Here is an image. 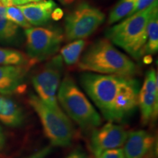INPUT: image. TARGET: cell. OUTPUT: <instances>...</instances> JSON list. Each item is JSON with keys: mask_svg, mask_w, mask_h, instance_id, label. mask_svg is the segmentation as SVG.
I'll use <instances>...</instances> for the list:
<instances>
[{"mask_svg": "<svg viewBox=\"0 0 158 158\" xmlns=\"http://www.w3.org/2000/svg\"><path fill=\"white\" fill-rule=\"evenodd\" d=\"M78 68L93 73L124 77H133L138 73L135 63L108 39H100L90 45L79 59Z\"/></svg>", "mask_w": 158, "mask_h": 158, "instance_id": "1", "label": "cell"}, {"mask_svg": "<svg viewBox=\"0 0 158 158\" xmlns=\"http://www.w3.org/2000/svg\"><path fill=\"white\" fill-rule=\"evenodd\" d=\"M157 2L156 0L147 8L129 15L123 21L108 29L106 32V38L134 59H141L145 54L148 22L155 10L158 8Z\"/></svg>", "mask_w": 158, "mask_h": 158, "instance_id": "2", "label": "cell"}, {"mask_svg": "<svg viewBox=\"0 0 158 158\" xmlns=\"http://www.w3.org/2000/svg\"><path fill=\"white\" fill-rule=\"evenodd\" d=\"M57 100L65 114L83 130H94L102 124L100 114L70 76L61 81Z\"/></svg>", "mask_w": 158, "mask_h": 158, "instance_id": "3", "label": "cell"}, {"mask_svg": "<svg viewBox=\"0 0 158 158\" xmlns=\"http://www.w3.org/2000/svg\"><path fill=\"white\" fill-rule=\"evenodd\" d=\"M28 101L39 117L51 147H69L73 139L74 129L67 114L61 108L48 106L35 94H29Z\"/></svg>", "mask_w": 158, "mask_h": 158, "instance_id": "4", "label": "cell"}, {"mask_svg": "<svg viewBox=\"0 0 158 158\" xmlns=\"http://www.w3.org/2000/svg\"><path fill=\"white\" fill-rule=\"evenodd\" d=\"M127 78L93 73H85L80 76L82 87L108 122H112L118 93Z\"/></svg>", "mask_w": 158, "mask_h": 158, "instance_id": "5", "label": "cell"}, {"mask_svg": "<svg viewBox=\"0 0 158 158\" xmlns=\"http://www.w3.org/2000/svg\"><path fill=\"white\" fill-rule=\"evenodd\" d=\"M105 14L86 2L78 4L65 17L64 37L68 41L89 37L105 21Z\"/></svg>", "mask_w": 158, "mask_h": 158, "instance_id": "6", "label": "cell"}, {"mask_svg": "<svg viewBox=\"0 0 158 158\" xmlns=\"http://www.w3.org/2000/svg\"><path fill=\"white\" fill-rule=\"evenodd\" d=\"M27 54L35 63L54 56L60 48L64 35L60 29L30 27L26 29Z\"/></svg>", "mask_w": 158, "mask_h": 158, "instance_id": "7", "label": "cell"}, {"mask_svg": "<svg viewBox=\"0 0 158 158\" xmlns=\"http://www.w3.org/2000/svg\"><path fill=\"white\" fill-rule=\"evenodd\" d=\"M63 70V60L61 55L53 56L31 77L37 95L48 106L60 108L57 100V92L61 84Z\"/></svg>", "mask_w": 158, "mask_h": 158, "instance_id": "8", "label": "cell"}, {"mask_svg": "<svg viewBox=\"0 0 158 158\" xmlns=\"http://www.w3.org/2000/svg\"><path fill=\"white\" fill-rule=\"evenodd\" d=\"M127 133L122 126L108 122L100 128L93 130L89 140L90 150L96 157L106 150L121 148Z\"/></svg>", "mask_w": 158, "mask_h": 158, "instance_id": "9", "label": "cell"}, {"mask_svg": "<svg viewBox=\"0 0 158 158\" xmlns=\"http://www.w3.org/2000/svg\"><path fill=\"white\" fill-rule=\"evenodd\" d=\"M138 107L143 124L152 123L157 118L158 78L154 69L149 70L146 74L143 84L138 93Z\"/></svg>", "mask_w": 158, "mask_h": 158, "instance_id": "10", "label": "cell"}, {"mask_svg": "<svg viewBox=\"0 0 158 158\" xmlns=\"http://www.w3.org/2000/svg\"><path fill=\"white\" fill-rule=\"evenodd\" d=\"M123 151L126 158H155L157 155V138L147 130L130 132Z\"/></svg>", "mask_w": 158, "mask_h": 158, "instance_id": "11", "label": "cell"}, {"mask_svg": "<svg viewBox=\"0 0 158 158\" xmlns=\"http://www.w3.org/2000/svg\"><path fill=\"white\" fill-rule=\"evenodd\" d=\"M31 67L0 65V94L10 95L22 93L26 89V78Z\"/></svg>", "mask_w": 158, "mask_h": 158, "instance_id": "12", "label": "cell"}, {"mask_svg": "<svg viewBox=\"0 0 158 158\" xmlns=\"http://www.w3.org/2000/svg\"><path fill=\"white\" fill-rule=\"evenodd\" d=\"M17 7L31 26L40 27L51 19V13L56 7V4L54 0H40Z\"/></svg>", "mask_w": 158, "mask_h": 158, "instance_id": "13", "label": "cell"}, {"mask_svg": "<svg viewBox=\"0 0 158 158\" xmlns=\"http://www.w3.org/2000/svg\"><path fill=\"white\" fill-rule=\"evenodd\" d=\"M22 108L9 95L0 94V122L10 127H19L24 122Z\"/></svg>", "mask_w": 158, "mask_h": 158, "instance_id": "14", "label": "cell"}, {"mask_svg": "<svg viewBox=\"0 0 158 158\" xmlns=\"http://www.w3.org/2000/svg\"><path fill=\"white\" fill-rule=\"evenodd\" d=\"M35 64L34 61L22 51L0 47V65L32 67Z\"/></svg>", "mask_w": 158, "mask_h": 158, "instance_id": "15", "label": "cell"}, {"mask_svg": "<svg viewBox=\"0 0 158 158\" xmlns=\"http://www.w3.org/2000/svg\"><path fill=\"white\" fill-rule=\"evenodd\" d=\"M19 35V27L6 17V7L0 6V43H11Z\"/></svg>", "mask_w": 158, "mask_h": 158, "instance_id": "16", "label": "cell"}, {"mask_svg": "<svg viewBox=\"0 0 158 158\" xmlns=\"http://www.w3.org/2000/svg\"><path fill=\"white\" fill-rule=\"evenodd\" d=\"M86 45V40L81 39L72 41L64 45L60 50V55L63 62L68 65H73L78 63Z\"/></svg>", "mask_w": 158, "mask_h": 158, "instance_id": "17", "label": "cell"}, {"mask_svg": "<svg viewBox=\"0 0 158 158\" xmlns=\"http://www.w3.org/2000/svg\"><path fill=\"white\" fill-rule=\"evenodd\" d=\"M145 54H155L158 51V8L155 10L148 22Z\"/></svg>", "mask_w": 158, "mask_h": 158, "instance_id": "18", "label": "cell"}, {"mask_svg": "<svg viewBox=\"0 0 158 158\" xmlns=\"http://www.w3.org/2000/svg\"><path fill=\"white\" fill-rule=\"evenodd\" d=\"M136 0H119L110 11L108 16V23L113 24L124 17L131 15L135 5Z\"/></svg>", "mask_w": 158, "mask_h": 158, "instance_id": "19", "label": "cell"}, {"mask_svg": "<svg viewBox=\"0 0 158 158\" xmlns=\"http://www.w3.org/2000/svg\"><path fill=\"white\" fill-rule=\"evenodd\" d=\"M6 17L12 22L25 29L31 27V25L26 19L23 13L17 6L6 7Z\"/></svg>", "mask_w": 158, "mask_h": 158, "instance_id": "20", "label": "cell"}, {"mask_svg": "<svg viewBox=\"0 0 158 158\" xmlns=\"http://www.w3.org/2000/svg\"><path fill=\"white\" fill-rule=\"evenodd\" d=\"M95 158H126L124 155L123 149L117 148V149H108L102 152L97 156Z\"/></svg>", "mask_w": 158, "mask_h": 158, "instance_id": "21", "label": "cell"}, {"mask_svg": "<svg viewBox=\"0 0 158 158\" xmlns=\"http://www.w3.org/2000/svg\"><path fill=\"white\" fill-rule=\"evenodd\" d=\"M51 151H52V147L48 146V147H43L41 149L37 151L36 152L31 154V155L24 158H47L51 154Z\"/></svg>", "mask_w": 158, "mask_h": 158, "instance_id": "22", "label": "cell"}, {"mask_svg": "<svg viewBox=\"0 0 158 158\" xmlns=\"http://www.w3.org/2000/svg\"><path fill=\"white\" fill-rule=\"evenodd\" d=\"M155 1L156 0H136L135 7H134L133 10L132 11L131 15L136 13V12L143 10L147 8Z\"/></svg>", "mask_w": 158, "mask_h": 158, "instance_id": "23", "label": "cell"}, {"mask_svg": "<svg viewBox=\"0 0 158 158\" xmlns=\"http://www.w3.org/2000/svg\"><path fill=\"white\" fill-rule=\"evenodd\" d=\"M66 158H91L83 150L78 149L74 150Z\"/></svg>", "mask_w": 158, "mask_h": 158, "instance_id": "24", "label": "cell"}, {"mask_svg": "<svg viewBox=\"0 0 158 158\" xmlns=\"http://www.w3.org/2000/svg\"><path fill=\"white\" fill-rule=\"evenodd\" d=\"M63 15H64V12L62 10L60 7H55L51 13V19H52L54 21H59L62 19Z\"/></svg>", "mask_w": 158, "mask_h": 158, "instance_id": "25", "label": "cell"}, {"mask_svg": "<svg viewBox=\"0 0 158 158\" xmlns=\"http://www.w3.org/2000/svg\"><path fill=\"white\" fill-rule=\"evenodd\" d=\"M5 141H6V138H5V133H4L2 127L1 125H0V151L3 149L4 146H5Z\"/></svg>", "mask_w": 158, "mask_h": 158, "instance_id": "26", "label": "cell"}, {"mask_svg": "<svg viewBox=\"0 0 158 158\" xmlns=\"http://www.w3.org/2000/svg\"><path fill=\"white\" fill-rule=\"evenodd\" d=\"M58 1L61 4H62L63 5L67 6V5H71V4L74 3L76 0H58Z\"/></svg>", "mask_w": 158, "mask_h": 158, "instance_id": "27", "label": "cell"}, {"mask_svg": "<svg viewBox=\"0 0 158 158\" xmlns=\"http://www.w3.org/2000/svg\"><path fill=\"white\" fill-rule=\"evenodd\" d=\"M39 1H40V0H39Z\"/></svg>", "mask_w": 158, "mask_h": 158, "instance_id": "28", "label": "cell"}, {"mask_svg": "<svg viewBox=\"0 0 158 158\" xmlns=\"http://www.w3.org/2000/svg\"><path fill=\"white\" fill-rule=\"evenodd\" d=\"M0 1H1V0H0Z\"/></svg>", "mask_w": 158, "mask_h": 158, "instance_id": "29", "label": "cell"}]
</instances>
